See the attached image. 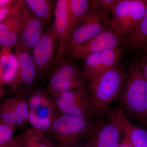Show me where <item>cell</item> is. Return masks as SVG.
Wrapping results in <instances>:
<instances>
[{"label": "cell", "mask_w": 147, "mask_h": 147, "mask_svg": "<svg viewBox=\"0 0 147 147\" xmlns=\"http://www.w3.org/2000/svg\"><path fill=\"white\" fill-rule=\"evenodd\" d=\"M91 8L90 1L69 0L68 25L65 43L70 39L72 34L82 23Z\"/></svg>", "instance_id": "cell-17"}, {"label": "cell", "mask_w": 147, "mask_h": 147, "mask_svg": "<svg viewBox=\"0 0 147 147\" xmlns=\"http://www.w3.org/2000/svg\"><path fill=\"white\" fill-rule=\"evenodd\" d=\"M17 1L12 0H0V7L12 4Z\"/></svg>", "instance_id": "cell-30"}, {"label": "cell", "mask_w": 147, "mask_h": 147, "mask_svg": "<svg viewBox=\"0 0 147 147\" xmlns=\"http://www.w3.org/2000/svg\"><path fill=\"white\" fill-rule=\"evenodd\" d=\"M23 1H18L9 13L0 23V45L3 46L9 30L20 15V8Z\"/></svg>", "instance_id": "cell-22"}, {"label": "cell", "mask_w": 147, "mask_h": 147, "mask_svg": "<svg viewBox=\"0 0 147 147\" xmlns=\"http://www.w3.org/2000/svg\"><path fill=\"white\" fill-rule=\"evenodd\" d=\"M110 18L94 9L91 8L82 23L64 45L63 53L71 47L87 42L109 26Z\"/></svg>", "instance_id": "cell-9"}, {"label": "cell", "mask_w": 147, "mask_h": 147, "mask_svg": "<svg viewBox=\"0 0 147 147\" xmlns=\"http://www.w3.org/2000/svg\"><path fill=\"white\" fill-rule=\"evenodd\" d=\"M70 147H92L90 144L89 140L88 138V140L86 141L84 143H82V142H80L77 144L74 145Z\"/></svg>", "instance_id": "cell-31"}, {"label": "cell", "mask_w": 147, "mask_h": 147, "mask_svg": "<svg viewBox=\"0 0 147 147\" xmlns=\"http://www.w3.org/2000/svg\"><path fill=\"white\" fill-rule=\"evenodd\" d=\"M145 1H146V4H147V0H145Z\"/></svg>", "instance_id": "cell-33"}, {"label": "cell", "mask_w": 147, "mask_h": 147, "mask_svg": "<svg viewBox=\"0 0 147 147\" xmlns=\"http://www.w3.org/2000/svg\"><path fill=\"white\" fill-rule=\"evenodd\" d=\"M122 39L114 30L105 29L87 42L76 45L64 52L70 59H84L88 55L117 48Z\"/></svg>", "instance_id": "cell-8"}, {"label": "cell", "mask_w": 147, "mask_h": 147, "mask_svg": "<svg viewBox=\"0 0 147 147\" xmlns=\"http://www.w3.org/2000/svg\"><path fill=\"white\" fill-rule=\"evenodd\" d=\"M57 42L52 24L44 31L32 48V55L38 77L45 75L50 71L55 58Z\"/></svg>", "instance_id": "cell-10"}, {"label": "cell", "mask_w": 147, "mask_h": 147, "mask_svg": "<svg viewBox=\"0 0 147 147\" xmlns=\"http://www.w3.org/2000/svg\"><path fill=\"white\" fill-rule=\"evenodd\" d=\"M108 120L116 124L133 147H147V129L135 126L127 119L121 108L108 110Z\"/></svg>", "instance_id": "cell-13"}, {"label": "cell", "mask_w": 147, "mask_h": 147, "mask_svg": "<svg viewBox=\"0 0 147 147\" xmlns=\"http://www.w3.org/2000/svg\"><path fill=\"white\" fill-rule=\"evenodd\" d=\"M117 0H93L90 1L92 8L96 9L102 14L109 16L116 6Z\"/></svg>", "instance_id": "cell-24"}, {"label": "cell", "mask_w": 147, "mask_h": 147, "mask_svg": "<svg viewBox=\"0 0 147 147\" xmlns=\"http://www.w3.org/2000/svg\"><path fill=\"white\" fill-rule=\"evenodd\" d=\"M15 54L18 57L19 69L15 81L10 85L17 91L16 95L25 97L34 88V84L38 79L37 73L32 54L20 40L14 45Z\"/></svg>", "instance_id": "cell-6"}, {"label": "cell", "mask_w": 147, "mask_h": 147, "mask_svg": "<svg viewBox=\"0 0 147 147\" xmlns=\"http://www.w3.org/2000/svg\"><path fill=\"white\" fill-rule=\"evenodd\" d=\"M21 33L18 40L29 50L32 49L44 33L42 22L24 3L20 8Z\"/></svg>", "instance_id": "cell-12"}, {"label": "cell", "mask_w": 147, "mask_h": 147, "mask_svg": "<svg viewBox=\"0 0 147 147\" xmlns=\"http://www.w3.org/2000/svg\"><path fill=\"white\" fill-rule=\"evenodd\" d=\"M139 65L142 74L147 82V56L142 57L139 63Z\"/></svg>", "instance_id": "cell-28"}, {"label": "cell", "mask_w": 147, "mask_h": 147, "mask_svg": "<svg viewBox=\"0 0 147 147\" xmlns=\"http://www.w3.org/2000/svg\"><path fill=\"white\" fill-rule=\"evenodd\" d=\"M123 134L117 125L108 120L101 121L95 132L88 138L92 147H117Z\"/></svg>", "instance_id": "cell-15"}, {"label": "cell", "mask_w": 147, "mask_h": 147, "mask_svg": "<svg viewBox=\"0 0 147 147\" xmlns=\"http://www.w3.org/2000/svg\"><path fill=\"white\" fill-rule=\"evenodd\" d=\"M147 6L144 0H119L111 13L109 26L122 39L125 38L139 25Z\"/></svg>", "instance_id": "cell-5"}, {"label": "cell", "mask_w": 147, "mask_h": 147, "mask_svg": "<svg viewBox=\"0 0 147 147\" xmlns=\"http://www.w3.org/2000/svg\"><path fill=\"white\" fill-rule=\"evenodd\" d=\"M26 99L29 111L38 117L53 121L59 114L54 107L51 97L43 90L34 88L28 95Z\"/></svg>", "instance_id": "cell-14"}, {"label": "cell", "mask_w": 147, "mask_h": 147, "mask_svg": "<svg viewBox=\"0 0 147 147\" xmlns=\"http://www.w3.org/2000/svg\"><path fill=\"white\" fill-rule=\"evenodd\" d=\"M69 0L56 1L53 25L58 44V52L55 63L63 56L67 25Z\"/></svg>", "instance_id": "cell-16"}, {"label": "cell", "mask_w": 147, "mask_h": 147, "mask_svg": "<svg viewBox=\"0 0 147 147\" xmlns=\"http://www.w3.org/2000/svg\"><path fill=\"white\" fill-rule=\"evenodd\" d=\"M15 127L0 121V145L10 142L13 138Z\"/></svg>", "instance_id": "cell-25"}, {"label": "cell", "mask_w": 147, "mask_h": 147, "mask_svg": "<svg viewBox=\"0 0 147 147\" xmlns=\"http://www.w3.org/2000/svg\"><path fill=\"white\" fill-rule=\"evenodd\" d=\"M12 54L11 47L2 46L0 51V76L1 79L8 67L10 57Z\"/></svg>", "instance_id": "cell-26"}, {"label": "cell", "mask_w": 147, "mask_h": 147, "mask_svg": "<svg viewBox=\"0 0 147 147\" xmlns=\"http://www.w3.org/2000/svg\"><path fill=\"white\" fill-rule=\"evenodd\" d=\"M126 72L119 62L89 82L90 113L92 117H101L119 96L124 84Z\"/></svg>", "instance_id": "cell-1"}, {"label": "cell", "mask_w": 147, "mask_h": 147, "mask_svg": "<svg viewBox=\"0 0 147 147\" xmlns=\"http://www.w3.org/2000/svg\"><path fill=\"white\" fill-rule=\"evenodd\" d=\"M51 98L59 114L91 116L89 94L87 87L63 92Z\"/></svg>", "instance_id": "cell-7"}, {"label": "cell", "mask_w": 147, "mask_h": 147, "mask_svg": "<svg viewBox=\"0 0 147 147\" xmlns=\"http://www.w3.org/2000/svg\"><path fill=\"white\" fill-rule=\"evenodd\" d=\"M24 3L42 22L44 27L54 18L56 1L53 0H25Z\"/></svg>", "instance_id": "cell-20"}, {"label": "cell", "mask_w": 147, "mask_h": 147, "mask_svg": "<svg viewBox=\"0 0 147 147\" xmlns=\"http://www.w3.org/2000/svg\"><path fill=\"white\" fill-rule=\"evenodd\" d=\"M121 98V109L126 116L147 125V82L139 63H134L126 72Z\"/></svg>", "instance_id": "cell-3"}, {"label": "cell", "mask_w": 147, "mask_h": 147, "mask_svg": "<svg viewBox=\"0 0 147 147\" xmlns=\"http://www.w3.org/2000/svg\"><path fill=\"white\" fill-rule=\"evenodd\" d=\"M121 44L137 53L147 52V6L139 25L130 35L122 39Z\"/></svg>", "instance_id": "cell-18"}, {"label": "cell", "mask_w": 147, "mask_h": 147, "mask_svg": "<svg viewBox=\"0 0 147 147\" xmlns=\"http://www.w3.org/2000/svg\"><path fill=\"white\" fill-rule=\"evenodd\" d=\"M29 107L26 98L19 95L6 98L0 104V121L19 127L28 121Z\"/></svg>", "instance_id": "cell-11"}, {"label": "cell", "mask_w": 147, "mask_h": 147, "mask_svg": "<svg viewBox=\"0 0 147 147\" xmlns=\"http://www.w3.org/2000/svg\"><path fill=\"white\" fill-rule=\"evenodd\" d=\"M19 147H56L47 134L33 127H26L17 136Z\"/></svg>", "instance_id": "cell-19"}, {"label": "cell", "mask_w": 147, "mask_h": 147, "mask_svg": "<svg viewBox=\"0 0 147 147\" xmlns=\"http://www.w3.org/2000/svg\"><path fill=\"white\" fill-rule=\"evenodd\" d=\"M101 121L91 116L59 114L49 134L56 147H70L92 136Z\"/></svg>", "instance_id": "cell-2"}, {"label": "cell", "mask_w": 147, "mask_h": 147, "mask_svg": "<svg viewBox=\"0 0 147 147\" xmlns=\"http://www.w3.org/2000/svg\"><path fill=\"white\" fill-rule=\"evenodd\" d=\"M86 81L77 66L62 56L54 63L43 90L52 97L63 92L86 88Z\"/></svg>", "instance_id": "cell-4"}, {"label": "cell", "mask_w": 147, "mask_h": 147, "mask_svg": "<svg viewBox=\"0 0 147 147\" xmlns=\"http://www.w3.org/2000/svg\"><path fill=\"white\" fill-rule=\"evenodd\" d=\"M4 93L3 86L2 84H0V99L2 97Z\"/></svg>", "instance_id": "cell-32"}, {"label": "cell", "mask_w": 147, "mask_h": 147, "mask_svg": "<svg viewBox=\"0 0 147 147\" xmlns=\"http://www.w3.org/2000/svg\"><path fill=\"white\" fill-rule=\"evenodd\" d=\"M18 1H16V2L5 6L0 7V23L5 18L6 16L8 15L11 10L13 8V7L18 3Z\"/></svg>", "instance_id": "cell-27"}, {"label": "cell", "mask_w": 147, "mask_h": 147, "mask_svg": "<svg viewBox=\"0 0 147 147\" xmlns=\"http://www.w3.org/2000/svg\"><path fill=\"white\" fill-rule=\"evenodd\" d=\"M19 65L18 57L16 54H11L9 64L5 72L2 82L3 85H11L16 79L19 71Z\"/></svg>", "instance_id": "cell-23"}, {"label": "cell", "mask_w": 147, "mask_h": 147, "mask_svg": "<svg viewBox=\"0 0 147 147\" xmlns=\"http://www.w3.org/2000/svg\"><path fill=\"white\" fill-rule=\"evenodd\" d=\"M102 52L91 54L83 59L84 66L82 72L86 80L89 81L102 72Z\"/></svg>", "instance_id": "cell-21"}, {"label": "cell", "mask_w": 147, "mask_h": 147, "mask_svg": "<svg viewBox=\"0 0 147 147\" xmlns=\"http://www.w3.org/2000/svg\"><path fill=\"white\" fill-rule=\"evenodd\" d=\"M120 143L117 147H133L128 139L123 135Z\"/></svg>", "instance_id": "cell-29"}]
</instances>
